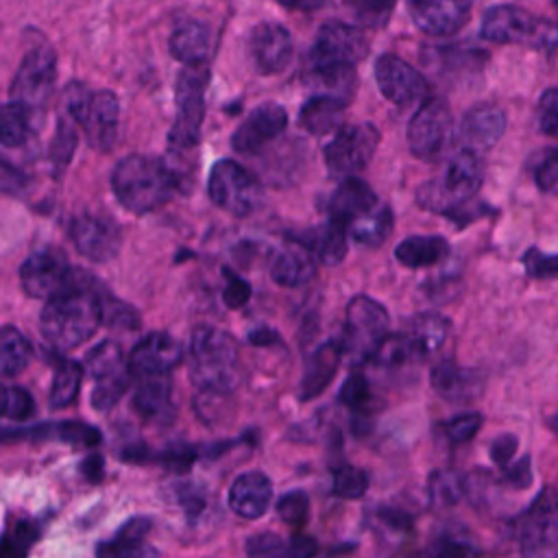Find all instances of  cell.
I'll list each match as a JSON object with an SVG mask.
<instances>
[{"label":"cell","instance_id":"38","mask_svg":"<svg viewBox=\"0 0 558 558\" xmlns=\"http://www.w3.org/2000/svg\"><path fill=\"white\" fill-rule=\"evenodd\" d=\"M33 349L15 327H0V375L17 377L26 371Z\"/></svg>","mask_w":558,"mask_h":558},{"label":"cell","instance_id":"53","mask_svg":"<svg viewBox=\"0 0 558 558\" xmlns=\"http://www.w3.org/2000/svg\"><path fill=\"white\" fill-rule=\"evenodd\" d=\"M102 323L113 327H137L140 318L133 307L120 303L118 299L105 294L102 299Z\"/></svg>","mask_w":558,"mask_h":558},{"label":"cell","instance_id":"56","mask_svg":"<svg viewBox=\"0 0 558 558\" xmlns=\"http://www.w3.org/2000/svg\"><path fill=\"white\" fill-rule=\"evenodd\" d=\"M392 4H381V2H364L355 4V17L362 26L371 28H381L388 22V15L392 13Z\"/></svg>","mask_w":558,"mask_h":558},{"label":"cell","instance_id":"5","mask_svg":"<svg viewBox=\"0 0 558 558\" xmlns=\"http://www.w3.org/2000/svg\"><path fill=\"white\" fill-rule=\"evenodd\" d=\"M482 37L495 44H532L551 48L558 44V26L536 17L517 4H493L482 17Z\"/></svg>","mask_w":558,"mask_h":558},{"label":"cell","instance_id":"13","mask_svg":"<svg viewBox=\"0 0 558 558\" xmlns=\"http://www.w3.org/2000/svg\"><path fill=\"white\" fill-rule=\"evenodd\" d=\"M368 54L364 33L347 22H327L320 26L307 57V68H353Z\"/></svg>","mask_w":558,"mask_h":558},{"label":"cell","instance_id":"15","mask_svg":"<svg viewBox=\"0 0 558 558\" xmlns=\"http://www.w3.org/2000/svg\"><path fill=\"white\" fill-rule=\"evenodd\" d=\"M375 81L379 92L399 107H410L427 100L429 83L405 59L386 52L375 61Z\"/></svg>","mask_w":558,"mask_h":558},{"label":"cell","instance_id":"24","mask_svg":"<svg viewBox=\"0 0 558 558\" xmlns=\"http://www.w3.org/2000/svg\"><path fill=\"white\" fill-rule=\"evenodd\" d=\"M432 388L447 401L464 403L477 397L484 388V375L475 368H464L453 360H440L429 371Z\"/></svg>","mask_w":558,"mask_h":558},{"label":"cell","instance_id":"63","mask_svg":"<svg viewBox=\"0 0 558 558\" xmlns=\"http://www.w3.org/2000/svg\"><path fill=\"white\" fill-rule=\"evenodd\" d=\"M551 427H554V429H556V432H558V414H556V416H554V418H551Z\"/></svg>","mask_w":558,"mask_h":558},{"label":"cell","instance_id":"46","mask_svg":"<svg viewBox=\"0 0 558 558\" xmlns=\"http://www.w3.org/2000/svg\"><path fill=\"white\" fill-rule=\"evenodd\" d=\"M482 427V414L480 412H464V414H456L449 421L440 423V432L442 436L453 442H469Z\"/></svg>","mask_w":558,"mask_h":558},{"label":"cell","instance_id":"8","mask_svg":"<svg viewBox=\"0 0 558 558\" xmlns=\"http://www.w3.org/2000/svg\"><path fill=\"white\" fill-rule=\"evenodd\" d=\"M388 312L381 303L366 294H357L349 301L344 314V336L342 351L351 353L355 360H371L375 349L388 336Z\"/></svg>","mask_w":558,"mask_h":558},{"label":"cell","instance_id":"58","mask_svg":"<svg viewBox=\"0 0 558 558\" xmlns=\"http://www.w3.org/2000/svg\"><path fill=\"white\" fill-rule=\"evenodd\" d=\"M26 187V179L24 174L11 166L9 161H4L0 157V196L2 194H20Z\"/></svg>","mask_w":558,"mask_h":558},{"label":"cell","instance_id":"33","mask_svg":"<svg viewBox=\"0 0 558 558\" xmlns=\"http://www.w3.org/2000/svg\"><path fill=\"white\" fill-rule=\"evenodd\" d=\"M344 107L347 102L331 98V96H323V94H314L310 100H305V105L301 107V124L312 133V135H325L331 131H338L342 126V116H344Z\"/></svg>","mask_w":558,"mask_h":558},{"label":"cell","instance_id":"7","mask_svg":"<svg viewBox=\"0 0 558 558\" xmlns=\"http://www.w3.org/2000/svg\"><path fill=\"white\" fill-rule=\"evenodd\" d=\"M209 72L205 68H187L179 74L174 87V124L170 129V146L174 150H190L198 144L201 124L205 116V87Z\"/></svg>","mask_w":558,"mask_h":558},{"label":"cell","instance_id":"49","mask_svg":"<svg viewBox=\"0 0 558 558\" xmlns=\"http://www.w3.org/2000/svg\"><path fill=\"white\" fill-rule=\"evenodd\" d=\"M536 126L547 137H558V87L541 94L536 105Z\"/></svg>","mask_w":558,"mask_h":558},{"label":"cell","instance_id":"21","mask_svg":"<svg viewBox=\"0 0 558 558\" xmlns=\"http://www.w3.org/2000/svg\"><path fill=\"white\" fill-rule=\"evenodd\" d=\"M316 262L318 259L305 240H286L270 253L268 270L279 286L296 288L314 277Z\"/></svg>","mask_w":558,"mask_h":558},{"label":"cell","instance_id":"12","mask_svg":"<svg viewBox=\"0 0 558 558\" xmlns=\"http://www.w3.org/2000/svg\"><path fill=\"white\" fill-rule=\"evenodd\" d=\"M453 135V116L442 98H427L408 124V146L418 159H436L445 153Z\"/></svg>","mask_w":558,"mask_h":558},{"label":"cell","instance_id":"44","mask_svg":"<svg viewBox=\"0 0 558 558\" xmlns=\"http://www.w3.org/2000/svg\"><path fill=\"white\" fill-rule=\"evenodd\" d=\"M76 148V131H74V122L68 120L65 116L59 118L57 124V133L52 137L50 144V161L54 163V170H63L68 166V161L72 159Z\"/></svg>","mask_w":558,"mask_h":558},{"label":"cell","instance_id":"48","mask_svg":"<svg viewBox=\"0 0 558 558\" xmlns=\"http://www.w3.org/2000/svg\"><path fill=\"white\" fill-rule=\"evenodd\" d=\"M521 264L527 277L534 279H558V255H549L536 246H530L521 255Z\"/></svg>","mask_w":558,"mask_h":558},{"label":"cell","instance_id":"47","mask_svg":"<svg viewBox=\"0 0 558 558\" xmlns=\"http://www.w3.org/2000/svg\"><path fill=\"white\" fill-rule=\"evenodd\" d=\"M427 558H480V549L473 547L471 543L451 536V534H440L432 538V543L425 549Z\"/></svg>","mask_w":558,"mask_h":558},{"label":"cell","instance_id":"27","mask_svg":"<svg viewBox=\"0 0 558 558\" xmlns=\"http://www.w3.org/2000/svg\"><path fill=\"white\" fill-rule=\"evenodd\" d=\"M377 203L379 198L375 196V192L366 181L357 177L342 179V183L336 187V192L329 198V218L347 227L351 220L371 211Z\"/></svg>","mask_w":558,"mask_h":558},{"label":"cell","instance_id":"64","mask_svg":"<svg viewBox=\"0 0 558 558\" xmlns=\"http://www.w3.org/2000/svg\"><path fill=\"white\" fill-rule=\"evenodd\" d=\"M556 9H558V4H556Z\"/></svg>","mask_w":558,"mask_h":558},{"label":"cell","instance_id":"60","mask_svg":"<svg viewBox=\"0 0 558 558\" xmlns=\"http://www.w3.org/2000/svg\"><path fill=\"white\" fill-rule=\"evenodd\" d=\"M504 475H506V482H508V484H512V486H517V488H525V486H530V482H532L530 458H527V456H523L521 460L512 462L510 466H506V469H504Z\"/></svg>","mask_w":558,"mask_h":558},{"label":"cell","instance_id":"57","mask_svg":"<svg viewBox=\"0 0 558 558\" xmlns=\"http://www.w3.org/2000/svg\"><path fill=\"white\" fill-rule=\"evenodd\" d=\"M517 449H519V438L514 434H499L490 442V458L497 466L506 469V466L512 464V458H514Z\"/></svg>","mask_w":558,"mask_h":558},{"label":"cell","instance_id":"1","mask_svg":"<svg viewBox=\"0 0 558 558\" xmlns=\"http://www.w3.org/2000/svg\"><path fill=\"white\" fill-rule=\"evenodd\" d=\"M81 272H74L72 283L46 301L41 310V333L57 349H74L87 342L96 329L102 325V299L94 277L85 272V279H78Z\"/></svg>","mask_w":558,"mask_h":558},{"label":"cell","instance_id":"62","mask_svg":"<svg viewBox=\"0 0 558 558\" xmlns=\"http://www.w3.org/2000/svg\"><path fill=\"white\" fill-rule=\"evenodd\" d=\"M83 475L87 477V480H92V482H98L100 477H102V458L100 456H89V458H85V462H83Z\"/></svg>","mask_w":558,"mask_h":558},{"label":"cell","instance_id":"51","mask_svg":"<svg viewBox=\"0 0 558 558\" xmlns=\"http://www.w3.org/2000/svg\"><path fill=\"white\" fill-rule=\"evenodd\" d=\"M277 512L279 517L292 525V527H301L307 521V512H310V499L303 490H292L288 495H283L277 504Z\"/></svg>","mask_w":558,"mask_h":558},{"label":"cell","instance_id":"32","mask_svg":"<svg viewBox=\"0 0 558 558\" xmlns=\"http://www.w3.org/2000/svg\"><path fill=\"white\" fill-rule=\"evenodd\" d=\"M395 257L408 268L436 266L449 257V242L442 235H410L397 244Z\"/></svg>","mask_w":558,"mask_h":558},{"label":"cell","instance_id":"29","mask_svg":"<svg viewBox=\"0 0 558 558\" xmlns=\"http://www.w3.org/2000/svg\"><path fill=\"white\" fill-rule=\"evenodd\" d=\"M150 530L146 517L126 521L111 541H105L96 549V558H159L157 551L144 541Z\"/></svg>","mask_w":558,"mask_h":558},{"label":"cell","instance_id":"50","mask_svg":"<svg viewBox=\"0 0 558 558\" xmlns=\"http://www.w3.org/2000/svg\"><path fill=\"white\" fill-rule=\"evenodd\" d=\"M35 536L37 530L28 521L17 523V527L0 541V558H24Z\"/></svg>","mask_w":558,"mask_h":558},{"label":"cell","instance_id":"19","mask_svg":"<svg viewBox=\"0 0 558 558\" xmlns=\"http://www.w3.org/2000/svg\"><path fill=\"white\" fill-rule=\"evenodd\" d=\"M286 124H288L286 109L277 102H264L257 109H253L246 116V120L238 126V131L231 137V146L242 155L257 153L277 135H281Z\"/></svg>","mask_w":558,"mask_h":558},{"label":"cell","instance_id":"37","mask_svg":"<svg viewBox=\"0 0 558 558\" xmlns=\"http://www.w3.org/2000/svg\"><path fill=\"white\" fill-rule=\"evenodd\" d=\"M126 368L129 366H124L122 349L111 340H102L85 357V371L96 384L126 377Z\"/></svg>","mask_w":558,"mask_h":558},{"label":"cell","instance_id":"39","mask_svg":"<svg viewBox=\"0 0 558 558\" xmlns=\"http://www.w3.org/2000/svg\"><path fill=\"white\" fill-rule=\"evenodd\" d=\"M81 379H83V366L78 362L74 360L61 362L54 371V379L50 388V405L54 410L70 405L78 395Z\"/></svg>","mask_w":558,"mask_h":558},{"label":"cell","instance_id":"35","mask_svg":"<svg viewBox=\"0 0 558 558\" xmlns=\"http://www.w3.org/2000/svg\"><path fill=\"white\" fill-rule=\"evenodd\" d=\"M347 227L333 218H327V222L318 229H314L305 244L312 248V253L316 255L318 262L323 264H340L347 255Z\"/></svg>","mask_w":558,"mask_h":558},{"label":"cell","instance_id":"45","mask_svg":"<svg viewBox=\"0 0 558 558\" xmlns=\"http://www.w3.org/2000/svg\"><path fill=\"white\" fill-rule=\"evenodd\" d=\"M368 488V475L351 464L333 471V493L342 499H360Z\"/></svg>","mask_w":558,"mask_h":558},{"label":"cell","instance_id":"18","mask_svg":"<svg viewBox=\"0 0 558 558\" xmlns=\"http://www.w3.org/2000/svg\"><path fill=\"white\" fill-rule=\"evenodd\" d=\"M447 201H449V209L445 214V218L458 209L460 205L469 203L475 198V192L480 190V185L484 183V161L477 153L460 148L447 163L445 177L438 179Z\"/></svg>","mask_w":558,"mask_h":558},{"label":"cell","instance_id":"61","mask_svg":"<svg viewBox=\"0 0 558 558\" xmlns=\"http://www.w3.org/2000/svg\"><path fill=\"white\" fill-rule=\"evenodd\" d=\"M318 551V545L312 536L305 534H296L292 536V541L288 543V551L286 558H314Z\"/></svg>","mask_w":558,"mask_h":558},{"label":"cell","instance_id":"55","mask_svg":"<svg viewBox=\"0 0 558 558\" xmlns=\"http://www.w3.org/2000/svg\"><path fill=\"white\" fill-rule=\"evenodd\" d=\"M59 438L72 445H81V447H94L100 442V434L98 429L89 427L87 423H63L57 427Z\"/></svg>","mask_w":558,"mask_h":558},{"label":"cell","instance_id":"11","mask_svg":"<svg viewBox=\"0 0 558 558\" xmlns=\"http://www.w3.org/2000/svg\"><path fill=\"white\" fill-rule=\"evenodd\" d=\"M57 81V54L50 46H37L26 52L22 59L13 83H11V102L26 107L33 113L48 102Z\"/></svg>","mask_w":558,"mask_h":558},{"label":"cell","instance_id":"23","mask_svg":"<svg viewBox=\"0 0 558 558\" xmlns=\"http://www.w3.org/2000/svg\"><path fill=\"white\" fill-rule=\"evenodd\" d=\"M410 13L414 24L436 37L453 35L458 33L471 13V2H458V0H421L410 4Z\"/></svg>","mask_w":558,"mask_h":558},{"label":"cell","instance_id":"6","mask_svg":"<svg viewBox=\"0 0 558 558\" xmlns=\"http://www.w3.org/2000/svg\"><path fill=\"white\" fill-rule=\"evenodd\" d=\"M523 558H558V493L545 486L517 521Z\"/></svg>","mask_w":558,"mask_h":558},{"label":"cell","instance_id":"4","mask_svg":"<svg viewBox=\"0 0 558 558\" xmlns=\"http://www.w3.org/2000/svg\"><path fill=\"white\" fill-rule=\"evenodd\" d=\"M63 116L81 124L89 146L109 150L118 137L120 105L116 94L100 89L87 92L83 85L70 83L63 92Z\"/></svg>","mask_w":558,"mask_h":558},{"label":"cell","instance_id":"43","mask_svg":"<svg viewBox=\"0 0 558 558\" xmlns=\"http://www.w3.org/2000/svg\"><path fill=\"white\" fill-rule=\"evenodd\" d=\"M35 412L33 397L20 386H0V418L26 421Z\"/></svg>","mask_w":558,"mask_h":558},{"label":"cell","instance_id":"28","mask_svg":"<svg viewBox=\"0 0 558 558\" xmlns=\"http://www.w3.org/2000/svg\"><path fill=\"white\" fill-rule=\"evenodd\" d=\"M135 412L153 423H170L177 414L172 386L166 377H146L133 395Z\"/></svg>","mask_w":558,"mask_h":558},{"label":"cell","instance_id":"14","mask_svg":"<svg viewBox=\"0 0 558 558\" xmlns=\"http://www.w3.org/2000/svg\"><path fill=\"white\" fill-rule=\"evenodd\" d=\"M74 279V270L63 251L54 246H44L31 253L20 268L22 290L33 299L50 301L63 292Z\"/></svg>","mask_w":558,"mask_h":558},{"label":"cell","instance_id":"59","mask_svg":"<svg viewBox=\"0 0 558 558\" xmlns=\"http://www.w3.org/2000/svg\"><path fill=\"white\" fill-rule=\"evenodd\" d=\"M251 296V286L240 279V277H229L225 290H222V301L227 307L235 310V307H242Z\"/></svg>","mask_w":558,"mask_h":558},{"label":"cell","instance_id":"42","mask_svg":"<svg viewBox=\"0 0 558 558\" xmlns=\"http://www.w3.org/2000/svg\"><path fill=\"white\" fill-rule=\"evenodd\" d=\"M530 172L541 192H554L558 187V148H541L530 161Z\"/></svg>","mask_w":558,"mask_h":558},{"label":"cell","instance_id":"31","mask_svg":"<svg viewBox=\"0 0 558 558\" xmlns=\"http://www.w3.org/2000/svg\"><path fill=\"white\" fill-rule=\"evenodd\" d=\"M449 327H451V323L442 314L427 312V314L412 316L401 333L408 338L410 349L414 351L416 360L423 362V360L432 357L442 347V342L447 340Z\"/></svg>","mask_w":558,"mask_h":558},{"label":"cell","instance_id":"26","mask_svg":"<svg viewBox=\"0 0 558 558\" xmlns=\"http://www.w3.org/2000/svg\"><path fill=\"white\" fill-rule=\"evenodd\" d=\"M272 497V484L262 471H246L238 475L229 488V508L242 519L262 517Z\"/></svg>","mask_w":558,"mask_h":558},{"label":"cell","instance_id":"2","mask_svg":"<svg viewBox=\"0 0 558 558\" xmlns=\"http://www.w3.org/2000/svg\"><path fill=\"white\" fill-rule=\"evenodd\" d=\"M111 187L124 209L148 214L172 198L179 187V174L161 159L129 155L116 163Z\"/></svg>","mask_w":558,"mask_h":558},{"label":"cell","instance_id":"30","mask_svg":"<svg viewBox=\"0 0 558 558\" xmlns=\"http://www.w3.org/2000/svg\"><path fill=\"white\" fill-rule=\"evenodd\" d=\"M342 344L340 342H325L320 344L307 360V366H305V373H303V379H301V392L299 397L303 401H310L314 397H318L333 379L338 366H340V360H342Z\"/></svg>","mask_w":558,"mask_h":558},{"label":"cell","instance_id":"34","mask_svg":"<svg viewBox=\"0 0 558 558\" xmlns=\"http://www.w3.org/2000/svg\"><path fill=\"white\" fill-rule=\"evenodd\" d=\"M392 225H395V220H392L390 207L379 201L371 211L351 220L347 225V231L355 242H360L364 246H379L388 240Z\"/></svg>","mask_w":558,"mask_h":558},{"label":"cell","instance_id":"52","mask_svg":"<svg viewBox=\"0 0 558 558\" xmlns=\"http://www.w3.org/2000/svg\"><path fill=\"white\" fill-rule=\"evenodd\" d=\"M286 551L288 543H283V538L270 532L255 534L246 541V554L251 558H286Z\"/></svg>","mask_w":558,"mask_h":558},{"label":"cell","instance_id":"20","mask_svg":"<svg viewBox=\"0 0 558 558\" xmlns=\"http://www.w3.org/2000/svg\"><path fill=\"white\" fill-rule=\"evenodd\" d=\"M251 57L262 74L281 72L292 57L290 31L277 22H262L253 28L248 39Z\"/></svg>","mask_w":558,"mask_h":558},{"label":"cell","instance_id":"40","mask_svg":"<svg viewBox=\"0 0 558 558\" xmlns=\"http://www.w3.org/2000/svg\"><path fill=\"white\" fill-rule=\"evenodd\" d=\"M340 401L355 414L368 416L379 408V399L375 397L371 381L362 373H353L340 388Z\"/></svg>","mask_w":558,"mask_h":558},{"label":"cell","instance_id":"25","mask_svg":"<svg viewBox=\"0 0 558 558\" xmlns=\"http://www.w3.org/2000/svg\"><path fill=\"white\" fill-rule=\"evenodd\" d=\"M170 54L187 68H203L214 52V33L207 24L187 20L174 28L168 41Z\"/></svg>","mask_w":558,"mask_h":558},{"label":"cell","instance_id":"9","mask_svg":"<svg viewBox=\"0 0 558 558\" xmlns=\"http://www.w3.org/2000/svg\"><path fill=\"white\" fill-rule=\"evenodd\" d=\"M379 144V131L371 122L342 124L325 146V166L333 177L351 179L368 166Z\"/></svg>","mask_w":558,"mask_h":558},{"label":"cell","instance_id":"10","mask_svg":"<svg viewBox=\"0 0 558 558\" xmlns=\"http://www.w3.org/2000/svg\"><path fill=\"white\" fill-rule=\"evenodd\" d=\"M207 192L220 209L233 216L253 214L264 198L259 181L231 159H222L211 168Z\"/></svg>","mask_w":558,"mask_h":558},{"label":"cell","instance_id":"22","mask_svg":"<svg viewBox=\"0 0 558 558\" xmlns=\"http://www.w3.org/2000/svg\"><path fill=\"white\" fill-rule=\"evenodd\" d=\"M506 133V113L497 105L480 102L469 109L460 122L462 148L484 153L493 148Z\"/></svg>","mask_w":558,"mask_h":558},{"label":"cell","instance_id":"41","mask_svg":"<svg viewBox=\"0 0 558 558\" xmlns=\"http://www.w3.org/2000/svg\"><path fill=\"white\" fill-rule=\"evenodd\" d=\"M466 490V482L456 471H434L429 477V497L434 506H453Z\"/></svg>","mask_w":558,"mask_h":558},{"label":"cell","instance_id":"17","mask_svg":"<svg viewBox=\"0 0 558 558\" xmlns=\"http://www.w3.org/2000/svg\"><path fill=\"white\" fill-rule=\"evenodd\" d=\"M183 360V347L166 331L144 336L129 355V371L142 379L166 377Z\"/></svg>","mask_w":558,"mask_h":558},{"label":"cell","instance_id":"36","mask_svg":"<svg viewBox=\"0 0 558 558\" xmlns=\"http://www.w3.org/2000/svg\"><path fill=\"white\" fill-rule=\"evenodd\" d=\"M37 113L28 111L17 102H7L0 107V146L20 148L35 131Z\"/></svg>","mask_w":558,"mask_h":558},{"label":"cell","instance_id":"54","mask_svg":"<svg viewBox=\"0 0 558 558\" xmlns=\"http://www.w3.org/2000/svg\"><path fill=\"white\" fill-rule=\"evenodd\" d=\"M126 390V377L109 379V381H98L94 392H92V403L98 410H109L111 405L118 403L122 392Z\"/></svg>","mask_w":558,"mask_h":558},{"label":"cell","instance_id":"16","mask_svg":"<svg viewBox=\"0 0 558 558\" xmlns=\"http://www.w3.org/2000/svg\"><path fill=\"white\" fill-rule=\"evenodd\" d=\"M70 240L83 257L102 264L120 253L122 231L116 220L85 211L70 222Z\"/></svg>","mask_w":558,"mask_h":558},{"label":"cell","instance_id":"3","mask_svg":"<svg viewBox=\"0 0 558 558\" xmlns=\"http://www.w3.org/2000/svg\"><path fill=\"white\" fill-rule=\"evenodd\" d=\"M190 377L207 395H229L238 381V347L216 327H198L190 342Z\"/></svg>","mask_w":558,"mask_h":558}]
</instances>
